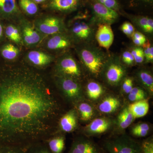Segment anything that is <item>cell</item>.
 Instances as JSON below:
<instances>
[{
	"label": "cell",
	"mask_w": 153,
	"mask_h": 153,
	"mask_svg": "<svg viewBox=\"0 0 153 153\" xmlns=\"http://www.w3.org/2000/svg\"><path fill=\"white\" fill-rule=\"evenodd\" d=\"M60 105L44 76L14 66L0 80V142L29 146L49 138Z\"/></svg>",
	"instance_id": "obj_1"
},
{
	"label": "cell",
	"mask_w": 153,
	"mask_h": 153,
	"mask_svg": "<svg viewBox=\"0 0 153 153\" xmlns=\"http://www.w3.org/2000/svg\"><path fill=\"white\" fill-rule=\"evenodd\" d=\"M76 51L84 69L94 77L100 76L109 55L92 43L79 44L76 47Z\"/></svg>",
	"instance_id": "obj_2"
},
{
	"label": "cell",
	"mask_w": 153,
	"mask_h": 153,
	"mask_svg": "<svg viewBox=\"0 0 153 153\" xmlns=\"http://www.w3.org/2000/svg\"><path fill=\"white\" fill-rule=\"evenodd\" d=\"M101 146L105 153H142L140 143L126 134L108 138Z\"/></svg>",
	"instance_id": "obj_3"
},
{
	"label": "cell",
	"mask_w": 153,
	"mask_h": 153,
	"mask_svg": "<svg viewBox=\"0 0 153 153\" xmlns=\"http://www.w3.org/2000/svg\"><path fill=\"white\" fill-rule=\"evenodd\" d=\"M126 75V66L121 61L120 57L109 55L102 69L100 76L103 80L111 86L120 85Z\"/></svg>",
	"instance_id": "obj_4"
},
{
	"label": "cell",
	"mask_w": 153,
	"mask_h": 153,
	"mask_svg": "<svg viewBox=\"0 0 153 153\" xmlns=\"http://www.w3.org/2000/svg\"><path fill=\"white\" fill-rule=\"evenodd\" d=\"M55 76L68 77L80 81L83 76L82 68L73 55L66 53L58 57L54 66Z\"/></svg>",
	"instance_id": "obj_5"
},
{
	"label": "cell",
	"mask_w": 153,
	"mask_h": 153,
	"mask_svg": "<svg viewBox=\"0 0 153 153\" xmlns=\"http://www.w3.org/2000/svg\"><path fill=\"white\" fill-rule=\"evenodd\" d=\"M33 23L36 29L46 37L68 32L64 19L56 14L39 15Z\"/></svg>",
	"instance_id": "obj_6"
},
{
	"label": "cell",
	"mask_w": 153,
	"mask_h": 153,
	"mask_svg": "<svg viewBox=\"0 0 153 153\" xmlns=\"http://www.w3.org/2000/svg\"><path fill=\"white\" fill-rule=\"evenodd\" d=\"M68 29V33L74 44H92L95 39L94 25L81 20V16L76 17Z\"/></svg>",
	"instance_id": "obj_7"
},
{
	"label": "cell",
	"mask_w": 153,
	"mask_h": 153,
	"mask_svg": "<svg viewBox=\"0 0 153 153\" xmlns=\"http://www.w3.org/2000/svg\"><path fill=\"white\" fill-rule=\"evenodd\" d=\"M55 82L62 95L74 104L84 100L83 90L79 81L68 77L55 76Z\"/></svg>",
	"instance_id": "obj_8"
},
{
	"label": "cell",
	"mask_w": 153,
	"mask_h": 153,
	"mask_svg": "<svg viewBox=\"0 0 153 153\" xmlns=\"http://www.w3.org/2000/svg\"><path fill=\"white\" fill-rule=\"evenodd\" d=\"M91 13L90 22L93 25L108 24L111 25L117 22L120 15L118 12L102 5L94 0H88L87 5Z\"/></svg>",
	"instance_id": "obj_9"
},
{
	"label": "cell",
	"mask_w": 153,
	"mask_h": 153,
	"mask_svg": "<svg viewBox=\"0 0 153 153\" xmlns=\"http://www.w3.org/2000/svg\"><path fill=\"white\" fill-rule=\"evenodd\" d=\"M18 26L20 29L23 45L33 48L41 44L46 36L42 35L35 27L33 23L25 16L20 19Z\"/></svg>",
	"instance_id": "obj_10"
},
{
	"label": "cell",
	"mask_w": 153,
	"mask_h": 153,
	"mask_svg": "<svg viewBox=\"0 0 153 153\" xmlns=\"http://www.w3.org/2000/svg\"><path fill=\"white\" fill-rule=\"evenodd\" d=\"M88 0H48L41 5L50 13L68 14L74 13L87 5Z\"/></svg>",
	"instance_id": "obj_11"
},
{
	"label": "cell",
	"mask_w": 153,
	"mask_h": 153,
	"mask_svg": "<svg viewBox=\"0 0 153 153\" xmlns=\"http://www.w3.org/2000/svg\"><path fill=\"white\" fill-rule=\"evenodd\" d=\"M41 44L46 50L58 52L70 49L74 46V43L67 32L47 36Z\"/></svg>",
	"instance_id": "obj_12"
},
{
	"label": "cell",
	"mask_w": 153,
	"mask_h": 153,
	"mask_svg": "<svg viewBox=\"0 0 153 153\" xmlns=\"http://www.w3.org/2000/svg\"><path fill=\"white\" fill-rule=\"evenodd\" d=\"M67 153H105L101 146L85 135L75 137Z\"/></svg>",
	"instance_id": "obj_13"
},
{
	"label": "cell",
	"mask_w": 153,
	"mask_h": 153,
	"mask_svg": "<svg viewBox=\"0 0 153 153\" xmlns=\"http://www.w3.org/2000/svg\"><path fill=\"white\" fill-rule=\"evenodd\" d=\"M113 124V121L109 118H97L85 126L83 134L88 137L101 135L107 132L112 128Z\"/></svg>",
	"instance_id": "obj_14"
},
{
	"label": "cell",
	"mask_w": 153,
	"mask_h": 153,
	"mask_svg": "<svg viewBox=\"0 0 153 153\" xmlns=\"http://www.w3.org/2000/svg\"><path fill=\"white\" fill-rule=\"evenodd\" d=\"M24 16L17 0H0V18L17 23Z\"/></svg>",
	"instance_id": "obj_15"
},
{
	"label": "cell",
	"mask_w": 153,
	"mask_h": 153,
	"mask_svg": "<svg viewBox=\"0 0 153 153\" xmlns=\"http://www.w3.org/2000/svg\"><path fill=\"white\" fill-rule=\"evenodd\" d=\"M120 15L126 17L131 21L134 27H136L139 32L148 36L152 35L153 20L151 17L143 15H136L128 13L122 10Z\"/></svg>",
	"instance_id": "obj_16"
},
{
	"label": "cell",
	"mask_w": 153,
	"mask_h": 153,
	"mask_svg": "<svg viewBox=\"0 0 153 153\" xmlns=\"http://www.w3.org/2000/svg\"><path fill=\"white\" fill-rule=\"evenodd\" d=\"M26 59L32 66L42 68L50 65L55 60V57L41 50H32L27 53Z\"/></svg>",
	"instance_id": "obj_17"
},
{
	"label": "cell",
	"mask_w": 153,
	"mask_h": 153,
	"mask_svg": "<svg viewBox=\"0 0 153 153\" xmlns=\"http://www.w3.org/2000/svg\"><path fill=\"white\" fill-rule=\"evenodd\" d=\"M97 26L98 27L96 31L95 39L100 47L108 50L114 40V34L111 25L101 24Z\"/></svg>",
	"instance_id": "obj_18"
},
{
	"label": "cell",
	"mask_w": 153,
	"mask_h": 153,
	"mask_svg": "<svg viewBox=\"0 0 153 153\" xmlns=\"http://www.w3.org/2000/svg\"><path fill=\"white\" fill-rule=\"evenodd\" d=\"M78 119L79 117L76 110H70L60 117L58 121L59 128L63 132H72L77 128Z\"/></svg>",
	"instance_id": "obj_19"
},
{
	"label": "cell",
	"mask_w": 153,
	"mask_h": 153,
	"mask_svg": "<svg viewBox=\"0 0 153 153\" xmlns=\"http://www.w3.org/2000/svg\"><path fill=\"white\" fill-rule=\"evenodd\" d=\"M119 99L113 95L105 97L99 103L98 109L100 112L105 114H110L115 112L120 106Z\"/></svg>",
	"instance_id": "obj_20"
},
{
	"label": "cell",
	"mask_w": 153,
	"mask_h": 153,
	"mask_svg": "<svg viewBox=\"0 0 153 153\" xmlns=\"http://www.w3.org/2000/svg\"><path fill=\"white\" fill-rule=\"evenodd\" d=\"M123 9L149 11L152 9L153 0H118Z\"/></svg>",
	"instance_id": "obj_21"
},
{
	"label": "cell",
	"mask_w": 153,
	"mask_h": 153,
	"mask_svg": "<svg viewBox=\"0 0 153 153\" xmlns=\"http://www.w3.org/2000/svg\"><path fill=\"white\" fill-rule=\"evenodd\" d=\"M136 78L143 88L149 94L152 96L153 77L151 72L147 69H140L137 72Z\"/></svg>",
	"instance_id": "obj_22"
},
{
	"label": "cell",
	"mask_w": 153,
	"mask_h": 153,
	"mask_svg": "<svg viewBox=\"0 0 153 153\" xmlns=\"http://www.w3.org/2000/svg\"><path fill=\"white\" fill-rule=\"evenodd\" d=\"M19 9L24 16H38L40 15V6L33 0H17Z\"/></svg>",
	"instance_id": "obj_23"
},
{
	"label": "cell",
	"mask_w": 153,
	"mask_h": 153,
	"mask_svg": "<svg viewBox=\"0 0 153 153\" xmlns=\"http://www.w3.org/2000/svg\"><path fill=\"white\" fill-rule=\"evenodd\" d=\"M135 119L142 117L149 112V104L146 99L132 102L128 106Z\"/></svg>",
	"instance_id": "obj_24"
},
{
	"label": "cell",
	"mask_w": 153,
	"mask_h": 153,
	"mask_svg": "<svg viewBox=\"0 0 153 153\" xmlns=\"http://www.w3.org/2000/svg\"><path fill=\"white\" fill-rule=\"evenodd\" d=\"M105 92L104 87L99 82L95 81H90L85 86V93L91 100L95 101L103 95Z\"/></svg>",
	"instance_id": "obj_25"
},
{
	"label": "cell",
	"mask_w": 153,
	"mask_h": 153,
	"mask_svg": "<svg viewBox=\"0 0 153 153\" xmlns=\"http://www.w3.org/2000/svg\"><path fill=\"white\" fill-rule=\"evenodd\" d=\"M65 137L58 135L50 137L45 141L52 153H63L65 148Z\"/></svg>",
	"instance_id": "obj_26"
},
{
	"label": "cell",
	"mask_w": 153,
	"mask_h": 153,
	"mask_svg": "<svg viewBox=\"0 0 153 153\" xmlns=\"http://www.w3.org/2000/svg\"><path fill=\"white\" fill-rule=\"evenodd\" d=\"M5 34L9 40L17 46L21 47L23 45L21 32L18 25L9 24L5 29Z\"/></svg>",
	"instance_id": "obj_27"
},
{
	"label": "cell",
	"mask_w": 153,
	"mask_h": 153,
	"mask_svg": "<svg viewBox=\"0 0 153 153\" xmlns=\"http://www.w3.org/2000/svg\"><path fill=\"white\" fill-rule=\"evenodd\" d=\"M76 111L78 117L83 121L90 120L94 116V109L92 105L87 102L82 101L77 103Z\"/></svg>",
	"instance_id": "obj_28"
},
{
	"label": "cell",
	"mask_w": 153,
	"mask_h": 153,
	"mask_svg": "<svg viewBox=\"0 0 153 153\" xmlns=\"http://www.w3.org/2000/svg\"><path fill=\"white\" fill-rule=\"evenodd\" d=\"M1 55L6 60L13 61L19 57L20 49L17 45L11 43H7L1 47Z\"/></svg>",
	"instance_id": "obj_29"
},
{
	"label": "cell",
	"mask_w": 153,
	"mask_h": 153,
	"mask_svg": "<svg viewBox=\"0 0 153 153\" xmlns=\"http://www.w3.org/2000/svg\"><path fill=\"white\" fill-rule=\"evenodd\" d=\"M135 119L134 117L128 107H125L120 113L117 118V124L120 130L126 129L131 125Z\"/></svg>",
	"instance_id": "obj_30"
},
{
	"label": "cell",
	"mask_w": 153,
	"mask_h": 153,
	"mask_svg": "<svg viewBox=\"0 0 153 153\" xmlns=\"http://www.w3.org/2000/svg\"><path fill=\"white\" fill-rule=\"evenodd\" d=\"M26 153H52L46 142L33 143L28 146Z\"/></svg>",
	"instance_id": "obj_31"
},
{
	"label": "cell",
	"mask_w": 153,
	"mask_h": 153,
	"mask_svg": "<svg viewBox=\"0 0 153 153\" xmlns=\"http://www.w3.org/2000/svg\"><path fill=\"white\" fill-rule=\"evenodd\" d=\"M29 146L5 144L0 148V153H26Z\"/></svg>",
	"instance_id": "obj_32"
},
{
	"label": "cell",
	"mask_w": 153,
	"mask_h": 153,
	"mask_svg": "<svg viewBox=\"0 0 153 153\" xmlns=\"http://www.w3.org/2000/svg\"><path fill=\"white\" fill-rule=\"evenodd\" d=\"M94 1L108 8L116 11L119 14L123 10L118 0H94Z\"/></svg>",
	"instance_id": "obj_33"
},
{
	"label": "cell",
	"mask_w": 153,
	"mask_h": 153,
	"mask_svg": "<svg viewBox=\"0 0 153 153\" xmlns=\"http://www.w3.org/2000/svg\"><path fill=\"white\" fill-rule=\"evenodd\" d=\"M120 58L121 61L125 66H131L136 64L133 56L129 50L124 51Z\"/></svg>",
	"instance_id": "obj_34"
},
{
	"label": "cell",
	"mask_w": 153,
	"mask_h": 153,
	"mask_svg": "<svg viewBox=\"0 0 153 153\" xmlns=\"http://www.w3.org/2000/svg\"><path fill=\"white\" fill-rule=\"evenodd\" d=\"M142 153H153V140L152 137H149L140 142Z\"/></svg>",
	"instance_id": "obj_35"
},
{
	"label": "cell",
	"mask_w": 153,
	"mask_h": 153,
	"mask_svg": "<svg viewBox=\"0 0 153 153\" xmlns=\"http://www.w3.org/2000/svg\"><path fill=\"white\" fill-rule=\"evenodd\" d=\"M122 83V90L125 94H128L134 87V79L130 76L125 77Z\"/></svg>",
	"instance_id": "obj_36"
},
{
	"label": "cell",
	"mask_w": 153,
	"mask_h": 153,
	"mask_svg": "<svg viewBox=\"0 0 153 153\" xmlns=\"http://www.w3.org/2000/svg\"><path fill=\"white\" fill-rule=\"evenodd\" d=\"M150 126L149 124L146 123H139L134 126L132 128L131 131H150Z\"/></svg>",
	"instance_id": "obj_37"
},
{
	"label": "cell",
	"mask_w": 153,
	"mask_h": 153,
	"mask_svg": "<svg viewBox=\"0 0 153 153\" xmlns=\"http://www.w3.org/2000/svg\"><path fill=\"white\" fill-rule=\"evenodd\" d=\"M129 93L141 96L147 98V92L144 89L140 87H133Z\"/></svg>",
	"instance_id": "obj_38"
},
{
	"label": "cell",
	"mask_w": 153,
	"mask_h": 153,
	"mask_svg": "<svg viewBox=\"0 0 153 153\" xmlns=\"http://www.w3.org/2000/svg\"><path fill=\"white\" fill-rule=\"evenodd\" d=\"M131 134L134 137L137 138L145 137L149 134L150 131H133L131 132Z\"/></svg>",
	"instance_id": "obj_39"
},
{
	"label": "cell",
	"mask_w": 153,
	"mask_h": 153,
	"mask_svg": "<svg viewBox=\"0 0 153 153\" xmlns=\"http://www.w3.org/2000/svg\"><path fill=\"white\" fill-rule=\"evenodd\" d=\"M131 38H136V39L141 40V41H145V42H146L147 40L145 35L138 31H135L134 32L131 36Z\"/></svg>",
	"instance_id": "obj_40"
},
{
	"label": "cell",
	"mask_w": 153,
	"mask_h": 153,
	"mask_svg": "<svg viewBox=\"0 0 153 153\" xmlns=\"http://www.w3.org/2000/svg\"><path fill=\"white\" fill-rule=\"evenodd\" d=\"M128 100L130 101L131 102H132L147 99L141 96L136 95V94H133L131 93H129L128 94Z\"/></svg>",
	"instance_id": "obj_41"
},
{
	"label": "cell",
	"mask_w": 153,
	"mask_h": 153,
	"mask_svg": "<svg viewBox=\"0 0 153 153\" xmlns=\"http://www.w3.org/2000/svg\"><path fill=\"white\" fill-rule=\"evenodd\" d=\"M146 63H152L153 61V47L152 45L151 46L150 50L147 58L145 60Z\"/></svg>",
	"instance_id": "obj_42"
},
{
	"label": "cell",
	"mask_w": 153,
	"mask_h": 153,
	"mask_svg": "<svg viewBox=\"0 0 153 153\" xmlns=\"http://www.w3.org/2000/svg\"><path fill=\"white\" fill-rule=\"evenodd\" d=\"M131 39L135 45L136 46H138V47H142L146 43L145 41L138 40V39H136V38H131Z\"/></svg>",
	"instance_id": "obj_43"
},
{
	"label": "cell",
	"mask_w": 153,
	"mask_h": 153,
	"mask_svg": "<svg viewBox=\"0 0 153 153\" xmlns=\"http://www.w3.org/2000/svg\"><path fill=\"white\" fill-rule=\"evenodd\" d=\"M33 1H34L35 3H36V4L39 5H42L45 4L48 0H33Z\"/></svg>",
	"instance_id": "obj_44"
},
{
	"label": "cell",
	"mask_w": 153,
	"mask_h": 153,
	"mask_svg": "<svg viewBox=\"0 0 153 153\" xmlns=\"http://www.w3.org/2000/svg\"><path fill=\"white\" fill-rule=\"evenodd\" d=\"M3 27L1 25V23H0V39L2 38V37H3Z\"/></svg>",
	"instance_id": "obj_45"
}]
</instances>
